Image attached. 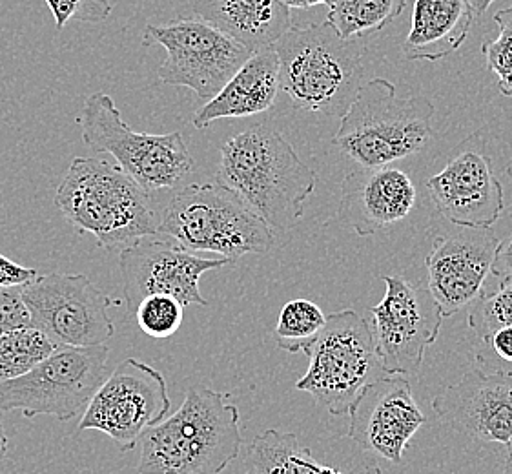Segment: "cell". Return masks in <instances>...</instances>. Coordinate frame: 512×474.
I'll return each instance as SVG.
<instances>
[{"instance_id":"19","label":"cell","mask_w":512,"mask_h":474,"mask_svg":"<svg viewBox=\"0 0 512 474\" xmlns=\"http://www.w3.org/2000/svg\"><path fill=\"white\" fill-rule=\"evenodd\" d=\"M416 201L418 188L407 172L359 166L341 183L338 216L358 236L367 237L405 221Z\"/></svg>"},{"instance_id":"28","label":"cell","mask_w":512,"mask_h":474,"mask_svg":"<svg viewBox=\"0 0 512 474\" xmlns=\"http://www.w3.org/2000/svg\"><path fill=\"white\" fill-rule=\"evenodd\" d=\"M471 307L469 329L476 340L500 327H512V281H500L498 290L491 294L483 292Z\"/></svg>"},{"instance_id":"13","label":"cell","mask_w":512,"mask_h":474,"mask_svg":"<svg viewBox=\"0 0 512 474\" xmlns=\"http://www.w3.org/2000/svg\"><path fill=\"white\" fill-rule=\"evenodd\" d=\"M385 298L374 305L372 332L389 376H418L425 352L440 336L443 314L431 292L403 276H383Z\"/></svg>"},{"instance_id":"1","label":"cell","mask_w":512,"mask_h":474,"mask_svg":"<svg viewBox=\"0 0 512 474\" xmlns=\"http://www.w3.org/2000/svg\"><path fill=\"white\" fill-rule=\"evenodd\" d=\"M216 183L234 190L274 232L305 216L316 174L270 124H254L221 146Z\"/></svg>"},{"instance_id":"27","label":"cell","mask_w":512,"mask_h":474,"mask_svg":"<svg viewBox=\"0 0 512 474\" xmlns=\"http://www.w3.org/2000/svg\"><path fill=\"white\" fill-rule=\"evenodd\" d=\"M139 329L155 340L174 336L185 320V305L164 294L144 298L134 310Z\"/></svg>"},{"instance_id":"39","label":"cell","mask_w":512,"mask_h":474,"mask_svg":"<svg viewBox=\"0 0 512 474\" xmlns=\"http://www.w3.org/2000/svg\"><path fill=\"white\" fill-rule=\"evenodd\" d=\"M509 174H511V176H512V166H511V168H509Z\"/></svg>"},{"instance_id":"10","label":"cell","mask_w":512,"mask_h":474,"mask_svg":"<svg viewBox=\"0 0 512 474\" xmlns=\"http://www.w3.org/2000/svg\"><path fill=\"white\" fill-rule=\"evenodd\" d=\"M143 44L166 50L157 72L161 83L188 88L203 103L216 97L252 55L243 44L199 17L148 24Z\"/></svg>"},{"instance_id":"24","label":"cell","mask_w":512,"mask_h":474,"mask_svg":"<svg viewBox=\"0 0 512 474\" xmlns=\"http://www.w3.org/2000/svg\"><path fill=\"white\" fill-rule=\"evenodd\" d=\"M407 8V0H332L327 21L341 39H361L385 30Z\"/></svg>"},{"instance_id":"2","label":"cell","mask_w":512,"mask_h":474,"mask_svg":"<svg viewBox=\"0 0 512 474\" xmlns=\"http://www.w3.org/2000/svg\"><path fill=\"white\" fill-rule=\"evenodd\" d=\"M241 445V414L230 394L195 385L177 413L141 436L139 474H221Z\"/></svg>"},{"instance_id":"22","label":"cell","mask_w":512,"mask_h":474,"mask_svg":"<svg viewBox=\"0 0 512 474\" xmlns=\"http://www.w3.org/2000/svg\"><path fill=\"white\" fill-rule=\"evenodd\" d=\"M476 13L467 0H416L403 55L409 61H441L467 41Z\"/></svg>"},{"instance_id":"20","label":"cell","mask_w":512,"mask_h":474,"mask_svg":"<svg viewBox=\"0 0 512 474\" xmlns=\"http://www.w3.org/2000/svg\"><path fill=\"white\" fill-rule=\"evenodd\" d=\"M279 83V59L274 48L252 53L221 92L206 101L194 114L192 124L205 130L219 119H241L265 114L276 103Z\"/></svg>"},{"instance_id":"3","label":"cell","mask_w":512,"mask_h":474,"mask_svg":"<svg viewBox=\"0 0 512 474\" xmlns=\"http://www.w3.org/2000/svg\"><path fill=\"white\" fill-rule=\"evenodd\" d=\"M55 205L79 234H92L104 250L157 236L150 194L121 166L97 157H73L55 192Z\"/></svg>"},{"instance_id":"4","label":"cell","mask_w":512,"mask_h":474,"mask_svg":"<svg viewBox=\"0 0 512 474\" xmlns=\"http://www.w3.org/2000/svg\"><path fill=\"white\" fill-rule=\"evenodd\" d=\"M279 83L297 110L345 114L361 77L367 48L361 39H341L330 22L290 30L272 46Z\"/></svg>"},{"instance_id":"37","label":"cell","mask_w":512,"mask_h":474,"mask_svg":"<svg viewBox=\"0 0 512 474\" xmlns=\"http://www.w3.org/2000/svg\"><path fill=\"white\" fill-rule=\"evenodd\" d=\"M6 454H8V436L4 427L0 425V462L6 458Z\"/></svg>"},{"instance_id":"33","label":"cell","mask_w":512,"mask_h":474,"mask_svg":"<svg viewBox=\"0 0 512 474\" xmlns=\"http://www.w3.org/2000/svg\"><path fill=\"white\" fill-rule=\"evenodd\" d=\"M37 276L39 272L35 268L22 267L0 254V287H24Z\"/></svg>"},{"instance_id":"26","label":"cell","mask_w":512,"mask_h":474,"mask_svg":"<svg viewBox=\"0 0 512 474\" xmlns=\"http://www.w3.org/2000/svg\"><path fill=\"white\" fill-rule=\"evenodd\" d=\"M57 345L42 330L30 327L0 334V383L19 378L46 360Z\"/></svg>"},{"instance_id":"18","label":"cell","mask_w":512,"mask_h":474,"mask_svg":"<svg viewBox=\"0 0 512 474\" xmlns=\"http://www.w3.org/2000/svg\"><path fill=\"white\" fill-rule=\"evenodd\" d=\"M498 241L500 239L487 230L447 234L434 239L431 254L425 259L429 272L427 289L438 303L443 318L471 307L485 292Z\"/></svg>"},{"instance_id":"6","label":"cell","mask_w":512,"mask_h":474,"mask_svg":"<svg viewBox=\"0 0 512 474\" xmlns=\"http://www.w3.org/2000/svg\"><path fill=\"white\" fill-rule=\"evenodd\" d=\"M157 236L190 252H212L236 265L248 254H267L274 230L234 190L219 183L190 185L164 208Z\"/></svg>"},{"instance_id":"17","label":"cell","mask_w":512,"mask_h":474,"mask_svg":"<svg viewBox=\"0 0 512 474\" xmlns=\"http://www.w3.org/2000/svg\"><path fill=\"white\" fill-rule=\"evenodd\" d=\"M443 422L482 444L512 445V374L467 372L432 400Z\"/></svg>"},{"instance_id":"12","label":"cell","mask_w":512,"mask_h":474,"mask_svg":"<svg viewBox=\"0 0 512 474\" xmlns=\"http://www.w3.org/2000/svg\"><path fill=\"white\" fill-rule=\"evenodd\" d=\"M170 409L172 400L163 374L144 361L126 358L93 394L79 431H101L121 451L130 453Z\"/></svg>"},{"instance_id":"38","label":"cell","mask_w":512,"mask_h":474,"mask_svg":"<svg viewBox=\"0 0 512 474\" xmlns=\"http://www.w3.org/2000/svg\"><path fill=\"white\" fill-rule=\"evenodd\" d=\"M503 474H512V445L509 449V456H507V462H505V471Z\"/></svg>"},{"instance_id":"32","label":"cell","mask_w":512,"mask_h":474,"mask_svg":"<svg viewBox=\"0 0 512 474\" xmlns=\"http://www.w3.org/2000/svg\"><path fill=\"white\" fill-rule=\"evenodd\" d=\"M30 325V312L22 301L21 287H0V334Z\"/></svg>"},{"instance_id":"30","label":"cell","mask_w":512,"mask_h":474,"mask_svg":"<svg viewBox=\"0 0 512 474\" xmlns=\"http://www.w3.org/2000/svg\"><path fill=\"white\" fill-rule=\"evenodd\" d=\"M50 8L57 30L70 21L103 22L112 15L110 0H44Z\"/></svg>"},{"instance_id":"8","label":"cell","mask_w":512,"mask_h":474,"mask_svg":"<svg viewBox=\"0 0 512 474\" xmlns=\"http://www.w3.org/2000/svg\"><path fill=\"white\" fill-rule=\"evenodd\" d=\"M308 360V371L296 389L310 394L321 409L334 416H347L367 385L389 376L381 367L372 325L356 310L327 316Z\"/></svg>"},{"instance_id":"21","label":"cell","mask_w":512,"mask_h":474,"mask_svg":"<svg viewBox=\"0 0 512 474\" xmlns=\"http://www.w3.org/2000/svg\"><path fill=\"white\" fill-rule=\"evenodd\" d=\"M194 13L250 53L272 48L292 28L283 0H195Z\"/></svg>"},{"instance_id":"36","label":"cell","mask_w":512,"mask_h":474,"mask_svg":"<svg viewBox=\"0 0 512 474\" xmlns=\"http://www.w3.org/2000/svg\"><path fill=\"white\" fill-rule=\"evenodd\" d=\"M492 2H494V0H467V4H469L472 11L476 13V17L483 15L485 11L489 10V6H491Z\"/></svg>"},{"instance_id":"15","label":"cell","mask_w":512,"mask_h":474,"mask_svg":"<svg viewBox=\"0 0 512 474\" xmlns=\"http://www.w3.org/2000/svg\"><path fill=\"white\" fill-rule=\"evenodd\" d=\"M230 265L225 258L205 259L177 245L172 239L141 237L121 250L124 298L128 309L148 296L164 294L181 305H201L208 301L199 290V281L210 270Z\"/></svg>"},{"instance_id":"31","label":"cell","mask_w":512,"mask_h":474,"mask_svg":"<svg viewBox=\"0 0 512 474\" xmlns=\"http://www.w3.org/2000/svg\"><path fill=\"white\" fill-rule=\"evenodd\" d=\"M478 343V360L483 367H492L496 369L494 372L512 374V327L492 330Z\"/></svg>"},{"instance_id":"23","label":"cell","mask_w":512,"mask_h":474,"mask_svg":"<svg viewBox=\"0 0 512 474\" xmlns=\"http://www.w3.org/2000/svg\"><path fill=\"white\" fill-rule=\"evenodd\" d=\"M245 474H347L338 467L319 464L296 434L268 429L256 436L246 453ZM354 474H383L372 465Z\"/></svg>"},{"instance_id":"5","label":"cell","mask_w":512,"mask_h":474,"mask_svg":"<svg viewBox=\"0 0 512 474\" xmlns=\"http://www.w3.org/2000/svg\"><path fill=\"white\" fill-rule=\"evenodd\" d=\"M434 114L427 97L403 99L387 79H372L341 115L334 145L363 168L390 166L427 148Z\"/></svg>"},{"instance_id":"34","label":"cell","mask_w":512,"mask_h":474,"mask_svg":"<svg viewBox=\"0 0 512 474\" xmlns=\"http://www.w3.org/2000/svg\"><path fill=\"white\" fill-rule=\"evenodd\" d=\"M491 274L500 281H512V234L498 241L492 259Z\"/></svg>"},{"instance_id":"35","label":"cell","mask_w":512,"mask_h":474,"mask_svg":"<svg viewBox=\"0 0 512 474\" xmlns=\"http://www.w3.org/2000/svg\"><path fill=\"white\" fill-rule=\"evenodd\" d=\"M290 10H307L314 6H330L332 0H283Z\"/></svg>"},{"instance_id":"11","label":"cell","mask_w":512,"mask_h":474,"mask_svg":"<svg viewBox=\"0 0 512 474\" xmlns=\"http://www.w3.org/2000/svg\"><path fill=\"white\" fill-rule=\"evenodd\" d=\"M31 325L57 347L106 345L115 334L112 299L84 274H46L21 287Z\"/></svg>"},{"instance_id":"16","label":"cell","mask_w":512,"mask_h":474,"mask_svg":"<svg viewBox=\"0 0 512 474\" xmlns=\"http://www.w3.org/2000/svg\"><path fill=\"white\" fill-rule=\"evenodd\" d=\"M349 416L350 440L392 464H400L412 436L427 422L403 376H383L367 385Z\"/></svg>"},{"instance_id":"25","label":"cell","mask_w":512,"mask_h":474,"mask_svg":"<svg viewBox=\"0 0 512 474\" xmlns=\"http://www.w3.org/2000/svg\"><path fill=\"white\" fill-rule=\"evenodd\" d=\"M327 316L310 299H292L279 312L274 338L281 351L310 354L325 329Z\"/></svg>"},{"instance_id":"7","label":"cell","mask_w":512,"mask_h":474,"mask_svg":"<svg viewBox=\"0 0 512 474\" xmlns=\"http://www.w3.org/2000/svg\"><path fill=\"white\" fill-rule=\"evenodd\" d=\"M79 126L86 146L99 154L112 155L148 194L172 190L194 170V159L181 132H135L124 123L121 110L108 93H92L84 101Z\"/></svg>"},{"instance_id":"14","label":"cell","mask_w":512,"mask_h":474,"mask_svg":"<svg viewBox=\"0 0 512 474\" xmlns=\"http://www.w3.org/2000/svg\"><path fill=\"white\" fill-rule=\"evenodd\" d=\"M427 188L438 212L456 227L489 230L505 210L502 181L480 132L461 141Z\"/></svg>"},{"instance_id":"29","label":"cell","mask_w":512,"mask_h":474,"mask_svg":"<svg viewBox=\"0 0 512 474\" xmlns=\"http://www.w3.org/2000/svg\"><path fill=\"white\" fill-rule=\"evenodd\" d=\"M500 33L492 41L483 42L482 53L487 66L498 77V88L505 97H512V6L494 15Z\"/></svg>"},{"instance_id":"9","label":"cell","mask_w":512,"mask_h":474,"mask_svg":"<svg viewBox=\"0 0 512 474\" xmlns=\"http://www.w3.org/2000/svg\"><path fill=\"white\" fill-rule=\"evenodd\" d=\"M108 345L57 347L31 371L0 383V411L68 422L92 402L108 376Z\"/></svg>"}]
</instances>
